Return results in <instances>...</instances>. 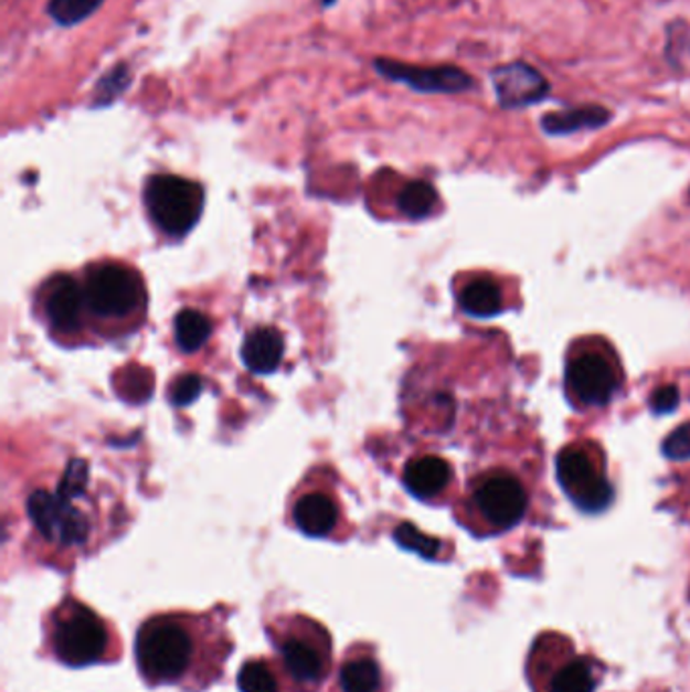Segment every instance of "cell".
Returning <instances> with one entry per match:
<instances>
[{"instance_id": "cell-5", "label": "cell", "mask_w": 690, "mask_h": 692, "mask_svg": "<svg viewBox=\"0 0 690 692\" xmlns=\"http://www.w3.org/2000/svg\"><path fill=\"white\" fill-rule=\"evenodd\" d=\"M85 306L99 318H124L142 304V279L132 267L104 264L89 272L84 286Z\"/></svg>"}, {"instance_id": "cell-10", "label": "cell", "mask_w": 690, "mask_h": 692, "mask_svg": "<svg viewBox=\"0 0 690 692\" xmlns=\"http://www.w3.org/2000/svg\"><path fill=\"white\" fill-rule=\"evenodd\" d=\"M498 102L505 108H524L545 99L549 82L529 63H507L492 73Z\"/></svg>"}, {"instance_id": "cell-27", "label": "cell", "mask_w": 690, "mask_h": 692, "mask_svg": "<svg viewBox=\"0 0 690 692\" xmlns=\"http://www.w3.org/2000/svg\"><path fill=\"white\" fill-rule=\"evenodd\" d=\"M203 391V379L199 375H182L170 387V401L174 405H189L193 403Z\"/></svg>"}, {"instance_id": "cell-13", "label": "cell", "mask_w": 690, "mask_h": 692, "mask_svg": "<svg viewBox=\"0 0 690 692\" xmlns=\"http://www.w3.org/2000/svg\"><path fill=\"white\" fill-rule=\"evenodd\" d=\"M85 304L84 290L73 278H60L51 284L49 290L47 310L49 322L55 330L72 332L79 327L82 306Z\"/></svg>"}, {"instance_id": "cell-29", "label": "cell", "mask_w": 690, "mask_h": 692, "mask_svg": "<svg viewBox=\"0 0 690 692\" xmlns=\"http://www.w3.org/2000/svg\"><path fill=\"white\" fill-rule=\"evenodd\" d=\"M680 393L677 385L656 388L650 400V409L655 413H670L679 407Z\"/></svg>"}, {"instance_id": "cell-20", "label": "cell", "mask_w": 690, "mask_h": 692, "mask_svg": "<svg viewBox=\"0 0 690 692\" xmlns=\"http://www.w3.org/2000/svg\"><path fill=\"white\" fill-rule=\"evenodd\" d=\"M436 189L425 181L407 182L397 199L401 213L407 217L420 219L429 215L436 206Z\"/></svg>"}, {"instance_id": "cell-18", "label": "cell", "mask_w": 690, "mask_h": 692, "mask_svg": "<svg viewBox=\"0 0 690 692\" xmlns=\"http://www.w3.org/2000/svg\"><path fill=\"white\" fill-rule=\"evenodd\" d=\"M211 337V320L203 312L184 308L174 318V339L181 351H199Z\"/></svg>"}, {"instance_id": "cell-8", "label": "cell", "mask_w": 690, "mask_h": 692, "mask_svg": "<svg viewBox=\"0 0 690 692\" xmlns=\"http://www.w3.org/2000/svg\"><path fill=\"white\" fill-rule=\"evenodd\" d=\"M375 70L389 82L410 85L424 94H458L473 87V77L460 67H415L401 61L375 60Z\"/></svg>"}, {"instance_id": "cell-21", "label": "cell", "mask_w": 690, "mask_h": 692, "mask_svg": "<svg viewBox=\"0 0 690 692\" xmlns=\"http://www.w3.org/2000/svg\"><path fill=\"white\" fill-rule=\"evenodd\" d=\"M237 686L242 692H279L278 677L266 658L247 660L240 670Z\"/></svg>"}, {"instance_id": "cell-1", "label": "cell", "mask_w": 690, "mask_h": 692, "mask_svg": "<svg viewBox=\"0 0 690 692\" xmlns=\"http://www.w3.org/2000/svg\"><path fill=\"white\" fill-rule=\"evenodd\" d=\"M194 636L181 616H157L136 636V662L148 684H179L193 667Z\"/></svg>"}, {"instance_id": "cell-9", "label": "cell", "mask_w": 690, "mask_h": 692, "mask_svg": "<svg viewBox=\"0 0 690 692\" xmlns=\"http://www.w3.org/2000/svg\"><path fill=\"white\" fill-rule=\"evenodd\" d=\"M476 504L488 521L497 526H512L527 510V494L512 476H492L476 490Z\"/></svg>"}, {"instance_id": "cell-14", "label": "cell", "mask_w": 690, "mask_h": 692, "mask_svg": "<svg viewBox=\"0 0 690 692\" xmlns=\"http://www.w3.org/2000/svg\"><path fill=\"white\" fill-rule=\"evenodd\" d=\"M294 522L304 534L327 536L335 531L339 522V509L328 494L322 492L304 494L294 507Z\"/></svg>"}, {"instance_id": "cell-11", "label": "cell", "mask_w": 690, "mask_h": 692, "mask_svg": "<svg viewBox=\"0 0 690 692\" xmlns=\"http://www.w3.org/2000/svg\"><path fill=\"white\" fill-rule=\"evenodd\" d=\"M570 383L575 395L590 405H606L618 387V379L604 356L583 354L570 366Z\"/></svg>"}, {"instance_id": "cell-19", "label": "cell", "mask_w": 690, "mask_h": 692, "mask_svg": "<svg viewBox=\"0 0 690 692\" xmlns=\"http://www.w3.org/2000/svg\"><path fill=\"white\" fill-rule=\"evenodd\" d=\"M460 304L468 315L488 318L500 312L502 294L498 290L497 284L488 279H478L461 290Z\"/></svg>"}, {"instance_id": "cell-16", "label": "cell", "mask_w": 690, "mask_h": 692, "mask_svg": "<svg viewBox=\"0 0 690 692\" xmlns=\"http://www.w3.org/2000/svg\"><path fill=\"white\" fill-rule=\"evenodd\" d=\"M609 120V111L602 106H582V108L561 109L551 111L543 118V130L553 136L594 130Z\"/></svg>"}, {"instance_id": "cell-12", "label": "cell", "mask_w": 690, "mask_h": 692, "mask_svg": "<svg viewBox=\"0 0 690 692\" xmlns=\"http://www.w3.org/2000/svg\"><path fill=\"white\" fill-rule=\"evenodd\" d=\"M284 337L278 328H255L243 340V363L257 375L274 373L284 359Z\"/></svg>"}, {"instance_id": "cell-3", "label": "cell", "mask_w": 690, "mask_h": 692, "mask_svg": "<svg viewBox=\"0 0 690 692\" xmlns=\"http://www.w3.org/2000/svg\"><path fill=\"white\" fill-rule=\"evenodd\" d=\"M145 201L158 230L167 235H184L201 217L205 193L201 184L189 179L157 174L146 182Z\"/></svg>"}, {"instance_id": "cell-22", "label": "cell", "mask_w": 690, "mask_h": 692, "mask_svg": "<svg viewBox=\"0 0 690 692\" xmlns=\"http://www.w3.org/2000/svg\"><path fill=\"white\" fill-rule=\"evenodd\" d=\"M102 4L104 0H49L47 12L61 26H73L89 19Z\"/></svg>"}, {"instance_id": "cell-23", "label": "cell", "mask_w": 690, "mask_h": 692, "mask_svg": "<svg viewBox=\"0 0 690 692\" xmlns=\"http://www.w3.org/2000/svg\"><path fill=\"white\" fill-rule=\"evenodd\" d=\"M594 672L583 660H573L567 667L561 668L553 680V692H594Z\"/></svg>"}, {"instance_id": "cell-17", "label": "cell", "mask_w": 690, "mask_h": 692, "mask_svg": "<svg viewBox=\"0 0 690 692\" xmlns=\"http://www.w3.org/2000/svg\"><path fill=\"white\" fill-rule=\"evenodd\" d=\"M340 686L344 692H383V672L373 656H351L340 668Z\"/></svg>"}, {"instance_id": "cell-28", "label": "cell", "mask_w": 690, "mask_h": 692, "mask_svg": "<svg viewBox=\"0 0 690 692\" xmlns=\"http://www.w3.org/2000/svg\"><path fill=\"white\" fill-rule=\"evenodd\" d=\"M662 451L668 460H690V424L680 425L665 439Z\"/></svg>"}, {"instance_id": "cell-6", "label": "cell", "mask_w": 690, "mask_h": 692, "mask_svg": "<svg viewBox=\"0 0 690 692\" xmlns=\"http://www.w3.org/2000/svg\"><path fill=\"white\" fill-rule=\"evenodd\" d=\"M26 510L39 534L55 545H84L92 531L84 512L73 507V500L60 497L57 492L51 494L36 490L26 500Z\"/></svg>"}, {"instance_id": "cell-15", "label": "cell", "mask_w": 690, "mask_h": 692, "mask_svg": "<svg viewBox=\"0 0 690 692\" xmlns=\"http://www.w3.org/2000/svg\"><path fill=\"white\" fill-rule=\"evenodd\" d=\"M448 461L437 456H424L410 461L405 468V486L410 492L420 498H432L439 494L449 482Z\"/></svg>"}, {"instance_id": "cell-2", "label": "cell", "mask_w": 690, "mask_h": 692, "mask_svg": "<svg viewBox=\"0 0 690 692\" xmlns=\"http://www.w3.org/2000/svg\"><path fill=\"white\" fill-rule=\"evenodd\" d=\"M47 636L51 652L67 667H89L108 656V624L72 597L53 609Z\"/></svg>"}, {"instance_id": "cell-24", "label": "cell", "mask_w": 690, "mask_h": 692, "mask_svg": "<svg viewBox=\"0 0 690 692\" xmlns=\"http://www.w3.org/2000/svg\"><path fill=\"white\" fill-rule=\"evenodd\" d=\"M130 77H132L130 70L124 63L104 73L97 82L96 92H94V104L108 106L114 99H118L120 94H124V89L130 85Z\"/></svg>"}, {"instance_id": "cell-26", "label": "cell", "mask_w": 690, "mask_h": 692, "mask_svg": "<svg viewBox=\"0 0 690 692\" xmlns=\"http://www.w3.org/2000/svg\"><path fill=\"white\" fill-rule=\"evenodd\" d=\"M87 482H89L87 461L75 458L65 468V473H63V478H61L60 485H57V494L67 498V500H75V498L84 494Z\"/></svg>"}, {"instance_id": "cell-7", "label": "cell", "mask_w": 690, "mask_h": 692, "mask_svg": "<svg viewBox=\"0 0 690 692\" xmlns=\"http://www.w3.org/2000/svg\"><path fill=\"white\" fill-rule=\"evenodd\" d=\"M558 473L559 485L580 509L595 512L609 504L612 488L583 449H563L559 454Z\"/></svg>"}, {"instance_id": "cell-25", "label": "cell", "mask_w": 690, "mask_h": 692, "mask_svg": "<svg viewBox=\"0 0 690 692\" xmlns=\"http://www.w3.org/2000/svg\"><path fill=\"white\" fill-rule=\"evenodd\" d=\"M393 536L403 549L413 551L422 557L436 558L439 553V541L429 534L422 533L417 526H413L412 522H401Z\"/></svg>"}, {"instance_id": "cell-4", "label": "cell", "mask_w": 690, "mask_h": 692, "mask_svg": "<svg viewBox=\"0 0 690 692\" xmlns=\"http://www.w3.org/2000/svg\"><path fill=\"white\" fill-rule=\"evenodd\" d=\"M279 656L291 679L316 686L330 670V636L312 619H294L288 630L279 631Z\"/></svg>"}]
</instances>
